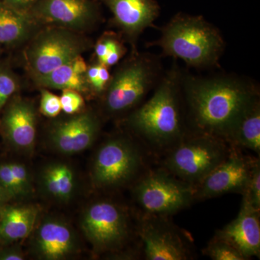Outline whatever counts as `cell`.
<instances>
[{"mask_svg": "<svg viewBox=\"0 0 260 260\" xmlns=\"http://www.w3.org/2000/svg\"><path fill=\"white\" fill-rule=\"evenodd\" d=\"M259 211L242 201L237 218L217 231L214 237L234 246L246 260L259 258Z\"/></svg>", "mask_w": 260, "mask_h": 260, "instance_id": "2e32d148", "label": "cell"}, {"mask_svg": "<svg viewBox=\"0 0 260 260\" xmlns=\"http://www.w3.org/2000/svg\"><path fill=\"white\" fill-rule=\"evenodd\" d=\"M90 42L78 32L50 26L36 32L25 51V61L34 79L51 73L81 56Z\"/></svg>", "mask_w": 260, "mask_h": 260, "instance_id": "ba28073f", "label": "cell"}, {"mask_svg": "<svg viewBox=\"0 0 260 260\" xmlns=\"http://www.w3.org/2000/svg\"><path fill=\"white\" fill-rule=\"evenodd\" d=\"M40 111L47 117H56L61 112L60 98L47 89L41 90Z\"/></svg>", "mask_w": 260, "mask_h": 260, "instance_id": "83f0119b", "label": "cell"}, {"mask_svg": "<svg viewBox=\"0 0 260 260\" xmlns=\"http://www.w3.org/2000/svg\"><path fill=\"white\" fill-rule=\"evenodd\" d=\"M193 186L160 167L146 169L133 183V194L141 215L172 216L194 201Z\"/></svg>", "mask_w": 260, "mask_h": 260, "instance_id": "52a82bcc", "label": "cell"}, {"mask_svg": "<svg viewBox=\"0 0 260 260\" xmlns=\"http://www.w3.org/2000/svg\"><path fill=\"white\" fill-rule=\"evenodd\" d=\"M232 147L218 137L188 133L162 154L160 167L194 187L227 158Z\"/></svg>", "mask_w": 260, "mask_h": 260, "instance_id": "5b68a950", "label": "cell"}, {"mask_svg": "<svg viewBox=\"0 0 260 260\" xmlns=\"http://www.w3.org/2000/svg\"><path fill=\"white\" fill-rule=\"evenodd\" d=\"M71 61L44 76L34 79V82L43 88L73 90L80 93L91 92L85 75L77 73L72 66Z\"/></svg>", "mask_w": 260, "mask_h": 260, "instance_id": "7402d4cb", "label": "cell"}, {"mask_svg": "<svg viewBox=\"0 0 260 260\" xmlns=\"http://www.w3.org/2000/svg\"><path fill=\"white\" fill-rule=\"evenodd\" d=\"M181 89L189 133L227 143L243 113L260 98L255 83L235 75L200 77L183 71Z\"/></svg>", "mask_w": 260, "mask_h": 260, "instance_id": "6da1fadb", "label": "cell"}, {"mask_svg": "<svg viewBox=\"0 0 260 260\" xmlns=\"http://www.w3.org/2000/svg\"><path fill=\"white\" fill-rule=\"evenodd\" d=\"M129 217L125 208L115 202L97 200L84 210L80 225L95 252L116 253L129 239Z\"/></svg>", "mask_w": 260, "mask_h": 260, "instance_id": "9c48e42d", "label": "cell"}, {"mask_svg": "<svg viewBox=\"0 0 260 260\" xmlns=\"http://www.w3.org/2000/svg\"><path fill=\"white\" fill-rule=\"evenodd\" d=\"M100 130V118L96 114L81 112L53 124L49 129V144L58 153L75 155L90 148Z\"/></svg>", "mask_w": 260, "mask_h": 260, "instance_id": "4fadbf2b", "label": "cell"}, {"mask_svg": "<svg viewBox=\"0 0 260 260\" xmlns=\"http://www.w3.org/2000/svg\"><path fill=\"white\" fill-rule=\"evenodd\" d=\"M228 143L260 155V98L256 99L239 118Z\"/></svg>", "mask_w": 260, "mask_h": 260, "instance_id": "ffe728a7", "label": "cell"}, {"mask_svg": "<svg viewBox=\"0 0 260 260\" xmlns=\"http://www.w3.org/2000/svg\"><path fill=\"white\" fill-rule=\"evenodd\" d=\"M0 53H1V49H0Z\"/></svg>", "mask_w": 260, "mask_h": 260, "instance_id": "d6a6232c", "label": "cell"}, {"mask_svg": "<svg viewBox=\"0 0 260 260\" xmlns=\"http://www.w3.org/2000/svg\"><path fill=\"white\" fill-rule=\"evenodd\" d=\"M39 25L31 15L17 11L0 0V44L26 42L35 35Z\"/></svg>", "mask_w": 260, "mask_h": 260, "instance_id": "d6986e66", "label": "cell"}, {"mask_svg": "<svg viewBox=\"0 0 260 260\" xmlns=\"http://www.w3.org/2000/svg\"><path fill=\"white\" fill-rule=\"evenodd\" d=\"M19 82L16 75L8 67H0V110L18 90Z\"/></svg>", "mask_w": 260, "mask_h": 260, "instance_id": "484cf974", "label": "cell"}, {"mask_svg": "<svg viewBox=\"0 0 260 260\" xmlns=\"http://www.w3.org/2000/svg\"><path fill=\"white\" fill-rule=\"evenodd\" d=\"M255 158L232 146L227 158L194 186V200H206L230 193L243 195Z\"/></svg>", "mask_w": 260, "mask_h": 260, "instance_id": "8fae6325", "label": "cell"}, {"mask_svg": "<svg viewBox=\"0 0 260 260\" xmlns=\"http://www.w3.org/2000/svg\"><path fill=\"white\" fill-rule=\"evenodd\" d=\"M61 111L68 115H73L82 112L85 107L81 93L76 90H63L60 97Z\"/></svg>", "mask_w": 260, "mask_h": 260, "instance_id": "4316f807", "label": "cell"}, {"mask_svg": "<svg viewBox=\"0 0 260 260\" xmlns=\"http://www.w3.org/2000/svg\"><path fill=\"white\" fill-rule=\"evenodd\" d=\"M182 70L174 62L153 95L128 114L125 125L155 153H166L188 133L181 89Z\"/></svg>", "mask_w": 260, "mask_h": 260, "instance_id": "7a4b0ae2", "label": "cell"}, {"mask_svg": "<svg viewBox=\"0 0 260 260\" xmlns=\"http://www.w3.org/2000/svg\"><path fill=\"white\" fill-rule=\"evenodd\" d=\"M112 13V24L137 50L138 38L145 29L155 27L160 15V6L155 0H101Z\"/></svg>", "mask_w": 260, "mask_h": 260, "instance_id": "5bb4252c", "label": "cell"}, {"mask_svg": "<svg viewBox=\"0 0 260 260\" xmlns=\"http://www.w3.org/2000/svg\"><path fill=\"white\" fill-rule=\"evenodd\" d=\"M144 165L140 145L128 135H115L98 149L92 164V182L97 189H117L134 183L144 172Z\"/></svg>", "mask_w": 260, "mask_h": 260, "instance_id": "8992f818", "label": "cell"}, {"mask_svg": "<svg viewBox=\"0 0 260 260\" xmlns=\"http://www.w3.org/2000/svg\"><path fill=\"white\" fill-rule=\"evenodd\" d=\"M169 217L140 215L138 226L141 254L147 260H188L193 258L192 241Z\"/></svg>", "mask_w": 260, "mask_h": 260, "instance_id": "30bf717a", "label": "cell"}, {"mask_svg": "<svg viewBox=\"0 0 260 260\" xmlns=\"http://www.w3.org/2000/svg\"><path fill=\"white\" fill-rule=\"evenodd\" d=\"M158 40L147 47H158L162 57L181 59L195 69L220 67L225 43L220 30L200 15L178 13L160 28Z\"/></svg>", "mask_w": 260, "mask_h": 260, "instance_id": "3957f363", "label": "cell"}, {"mask_svg": "<svg viewBox=\"0 0 260 260\" xmlns=\"http://www.w3.org/2000/svg\"><path fill=\"white\" fill-rule=\"evenodd\" d=\"M108 49H109V34L107 32L101 37L95 46V54L98 62L102 64H104L106 56L107 55Z\"/></svg>", "mask_w": 260, "mask_h": 260, "instance_id": "1f68e13d", "label": "cell"}, {"mask_svg": "<svg viewBox=\"0 0 260 260\" xmlns=\"http://www.w3.org/2000/svg\"><path fill=\"white\" fill-rule=\"evenodd\" d=\"M160 56L132 52L116 70L102 97L104 112L109 116L131 112L139 107L161 78Z\"/></svg>", "mask_w": 260, "mask_h": 260, "instance_id": "277c9868", "label": "cell"}, {"mask_svg": "<svg viewBox=\"0 0 260 260\" xmlns=\"http://www.w3.org/2000/svg\"><path fill=\"white\" fill-rule=\"evenodd\" d=\"M43 191L49 198L67 202L75 190V177L71 167L64 162H53L43 169L40 177Z\"/></svg>", "mask_w": 260, "mask_h": 260, "instance_id": "44dd1931", "label": "cell"}, {"mask_svg": "<svg viewBox=\"0 0 260 260\" xmlns=\"http://www.w3.org/2000/svg\"><path fill=\"white\" fill-rule=\"evenodd\" d=\"M29 15L39 23L78 32L93 28L101 19L99 5L92 0H37Z\"/></svg>", "mask_w": 260, "mask_h": 260, "instance_id": "7c38bea8", "label": "cell"}, {"mask_svg": "<svg viewBox=\"0 0 260 260\" xmlns=\"http://www.w3.org/2000/svg\"><path fill=\"white\" fill-rule=\"evenodd\" d=\"M5 5L20 13L29 14L37 0H2Z\"/></svg>", "mask_w": 260, "mask_h": 260, "instance_id": "4dcf8cb0", "label": "cell"}, {"mask_svg": "<svg viewBox=\"0 0 260 260\" xmlns=\"http://www.w3.org/2000/svg\"><path fill=\"white\" fill-rule=\"evenodd\" d=\"M39 210L34 205H13L0 210V244H15L32 234Z\"/></svg>", "mask_w": 260, "mask_h": 260, "instance_id": "ac0fdd59", "label": "cell"}, {"mask_svg": "<svg viewBox=\"0 0 260 260\" xmlns=\"http://www.w3.org/2000/svg\"><path fill=\"white\" fill-rule=\"evenodd\" d=\"M203 254L213 260H246L234 246L215 237L203 249Z\"/></svg>", "mask_w": 260, "mask_h": 260, "instance_id": "cb8c5ba5", "label": "cell"}, {"mask_svg": "<svg viewBox=\"0 0 260 260\" xmlns=\"http://www.w3.org/2000/svg\"><path fill=\"white\" fill-rule=\"evenodd\" d=\"M31 249L39 259L61 260L79 251V242L73 228L59 218H44L32 232Z\"/></svg>", "mask_w": 260, "mask_h": 260, "instance_id": "9a60e30c", "label": "cell"}, {"mask_svg": "<svg viewBox=\"0 0 260 260\" xmlns=\"http://www.w3.org/2000/svg\"><path fill=\"white\" fill-rule=\"evenodd\" d=\"M242 201L245 202L252 208L260 210L259 158H256L253 162L246 190L242 195Z\"/></svg>", "mask_w": 260, "mask_h": 260, "instance_id": "d4e9b609", "label": "cell"}, {"mask_svg": "<svg viewBox=\"0 0 260 260\" xmlns=\"http://www.w3.org/2000/svg\"><path fill=\"white\" fill-rule=\"evenodd\" d=\"M3 132L10 144L23 152L31 151L37 135V115L31 103L17 98L10 102L2 120Z\"/></svg>", "mask_w": 260, "mask_h": 260, "instance_id": "e0dca14e", "label": "cell"}, {"mask_svg": "<svg viewBox=\"0 0 260 260\" xmlns=\"http://www.w3.org/2000/svg\"><path fill=\"white\" fill-rule=\"evenodd\" d=\"M13 244H3L0 247V260H23L25 255L21 248Z\"/></svg>", "mask_w": 260, "mask_h": 260, "instance_id": "f546056e", "label": "cell"}, {"mask_svg": "<svg viewBox=\"0 0 260 260\" xmlns=\"http://www.w3.org/2000/svg\"><path fill=\"white\" fill-rule=\"evenodd\" d=\"M28 195L13 175L10 162L0 164V199H18Z\"/></svg>", "mask_w": 260, "mask_h": 260, "instance_id": "603a6c76", "label": "cell"}, {"mask_svg": "<svg viewBox=\"0 0 260 260\" xmlns=\"http://www.w3.org/2000/svg\"><path fill=\"white\" fill-rule=\"evenodd\" d=\"M126 49L119 38L112 32L109 34V49L106 56L104 65L108 68L114 66L119 62L123 56L125 54Z\"/></svg>", "mask_w": 260, "mask_h": 260, "instance_id": "f1b7e54d", "label": "cell"}]
</instances>
